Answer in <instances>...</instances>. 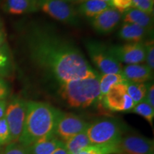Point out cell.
Segmentation results:
<instances>
[{"instance_id":"obj_1","label":"cell","mask_w":154,"mask_h":154,"mask_svg":"<svg viewBox=\"0 0 154 154\" xmlns=\"http://www.w3.org/2000/svg\"><path fill=\"white\" fill-rule=\"evenodd\" d=\"M28 47L34 63L59 84L98 74L74 44L47 28L31 31Z\"/></svg>"},{"instance_id":"obj_2","label":"cell","mask_w":154,"mask_h":154,"mask_svg":"<svg viewBox=\"0 0 154 154\" xmlns=\"http://www.w3.org/2000/svg\"><path fill=\"white\" fill-rule=\"evenodd\" d=\"M59 111L45 102L27 101L26 117L19 143L29 148L36 140L55 135Z\"/></svg>"},{"instance_id":"obj_3","label":"cell","mask_w":154,"mask_h":154,"mask_svg":"<svg viewBox=\"0 0 154 154\" xmlns=\"http://www.w3.org/2000/svg\"><path fill=\"white\" fill-rule=\"evenodd\" d=\"M99 76H88L62 83L59 95L69 106L74 109H86L99 102Z\"/></svg>"},{"instance_id":"obj_4","label":"cell","mask_w":154,"mask_h":154,"mask_svg":"<svg viewBox=\"0 0 154 154\" xmlns=\"http://www.w3.org/2000/svg\"><path fill=\"white\" fill-rule=\"evenodd\" d=\"M86 132L91 144H119L123 136V126L116 119L101 118L88 123Z\"/></svg>"},{"instance_id":"obj_5","label":"cell","mask_w":154,"mask_h":154,"mask_svg":"<svg viewBox=\"0 0 154 154\" xmlns=\"http://www.w3.org/2000/svg\"><path fill=\"white\" fill-rule=\"evenodd\" d=\"M85 44L90 59L101 74H121V63L113 57L107 46L91 40Z\"/></svg>"},{"instance_id":"obj_6","label":"cell","mask_w":154,"mask_h":154,"mask_svg":"<svg viewBox=\"0 0 154 154\" xmlns=\"http://www.w3.org/2000/svg\"><path fill=\"white\" fill-rule=\"evenodd\" d=\"M26 103L25 100L14 97L7 105L5 118L8 125L11 143L18 142L22 134L26 113Z\"/></svg>"},{"instance_id":"obj_7","label":"cell","mask_w":154,"mask_h":154,"mask_svg":"<svg viewBox=\"0 0 154 154\" xmlns=\"http://www.w3.org/2000/svg\"><path fill=\"white\" fill-rule=\"evenodd\" d=\"M38 8L53 19L70 25L79 24L78 12L63 0H37Z\"/></svg>"},{"instance_id":"obj_8","label":"cell","mask_w":154,"mask_h":154,"mask_svg":"<svg viewBox=\"0 0 154 154\" xmlns=\"http://www.w3.org/2000/svg\"><path fill=\"white\" fill-rule=\"evenodd\" d=\"M88 123L72 113L59 111L55 128V136L65 143L75 135L86 129Z\"/></svg>"},{"instance_id":"obj_9","label":"cell","mask_w":154,"mask_h":154,"mask_svg":"<svg viewBox=\"0 0 154 154\" xmlns=\"http://www.w3.org/2000/svg\"><path fill=\"white\" fill-rule=\"evenodd\" d=\"M101 103L106 109L115 112L131 111L135 103L127 92L125 83L113 86L102 99Z\"/></svg>"},{"instance_id":"obj_10","label":"cell","mask_w":154,"mask_h":154,"mask_svg":"<svg viewBox=\"0 0 154 154\" xmlns=\"http://www.w3.org/2000/svg\"><path fill=\"white\" fill-rule=\"evenodd\" d=\"M109 50L119 62L126 65L141 63L145 61L144 42L128 43L109 47Z\"/></svg>"},{"instance_id":"obj_11","label":"cell","mask_w":154,"mask_h":154,"mask_svg":"<svg viewBox=\"0 0 154 154\" xmlns=\"http://www.w3.org/2000/svg\"><path fill=\"white\" fill-rule=\"evenodd\" d=\"M118 145L120 154H154L153 140L143 136H122Z\"/></svg>"},{"instance_id":"obj_12","label":"cell","mask_w":154,"mask_h":154,"mask_svg":"<svg viewBox=\"0 0 154 154\" xmlns=\"http://www.w3.org/2000/svg\"><path fill=\"white\" fill-rule=\"evenodd\" d=\"M122 14L118 10L109 7L97 16L90 19L91 26L96 32L101 34L111 33L117 27L121 20Z\"/></svg>"},{"instance_id":"obj_13","label":"cell","mask_w":154,"mask_h":154,"mask_svg":"<svg viewBox=\"0 0 154 154\" xmlns=\"http://www.w3.org/2000/svg\"><path fill=\"white\" fill-rule=\"evenodd\" d=\"M153 73L149 67L143 63L129 64L122 67L121 74L125 79L136 83H147L152 79Z\"/></svg>"},{"instance_id":"obj_14","label":"cell","mask_w":154,"mask_h":154,"mask_svg":"<svg viewBox=\"0 0 154 154\" xmlns=\"http://www.w3.org/2000/svg\"><path fill=\"white\" fill-rule=\"evenodd\" d=\"M153 29H149L138 25L124 23L118 32V36L121 39L129 42H143L148 36L151 35Z\"/></svg>"},{"instance_id":"obj_15","label":"cell","mask_w":154,"mask_h":154,"mask_svg":"<svg viewBox=\"0 0 154 154\" xmlns=\"http://www.w3.org/2000/svg\"><path fill=\"white\" fill-rule=\"evenodd\" d=\"M121 19L124 23H130L142 27L153 29V16L139 9L132 7L122 14Z\"/></svg>"},{"instance_id":"obj_16","label":"cell","mask_w":154,"mask_h":154,"mask_svg":"<svg viewBox=\"0 0 154 154\" xmlns=\"http://www.w3.org/2000/svg\"><path fill=\"white\" fill-rule=\"evenodd\" d=\"M4 8L11 14H23L38 9L37 0H6Z\"/></svg>"},{"instance_id":"obj_17","label":"cell","mask_w":154,"mask_h":154,"mask_svg":"<svg viewBox=\"0 0 154 154\" xmlns=\"http://www.w3.org/2000/svg\"><path fill=\"white\" fill-rule=\"evenodd\" d=\"M63 142L55 135L41 138L29 147L31 154H52Z\"/></svg>"},{"instance_id":"obj_18","label":"cell","mask_w":154,"mask_h":154,"mask_svg":"<svg viewBox=\"0 0 154 154\" xmlns=\"http://www.w3.org/2000/svg\"><path fill=\"white\" fill-rule=\"evenodd\" d=\"M109 7H112L101 0H86L81 4L77 12L86 18L91 19Z\"/></svg>"},{"instance_id":"obj_19","label":"cell","mask_w":154,"mask_h":154,"mask_svg":"<svg viewBox=\"0 0 154 154\" xmlns=\"http://www.w3.org/2000/svg\"><path fill=\"white\" fill-rule=\"evenodd\" d=\"M126 81L121 74H101L99 76V103H101L102 99L113 86L120 83H125Z\"/></svg>"},{"instance_id":"obj_20","label":"cell","mask_w":154,"mask_h":154,"mask_svg":"<svg viewBox=\"0 0 154 154\" xmlns=\"http://www.w3.org/2000/svg\"><path fill=\"white\" fill-rule=\"evenodd\" d=\"M69 154H79L81 151L91 145L86 130L75 135L64 143Z\"/></svg>"},{"instance_id":"obj_21","label":"cell","mask_w":154,"mask_h":154,"mask_svg":"<svg viewBox=\"0 0 154 154\" xmlns=\"http://www.w3.org/2000/svg\"><path fill=\"white\" fill-rule=\"evenodd\" d=\"M125 84L126 86L127 92L134 101L135 105L145 99L148 84L133 82L126 80Z\"/></svg>"},{"instance_id":"obj_22","label":"cell","mask_w":154,"mask_h":154,"mask_svg":"<svg viewBox=\"0 0 154 154\" xmlns=\"http://www.w3.org/2000/svg\"><path fill=\"white\" fill-rule=\"evenodd\" d=\"M79 154H120V150L118 144H91Z\"/></svg>"},{"instance_id":"obj_23","label":"cell","mask_w":154,"mask_h":154,"mask_svg":"<svg viewBox=\"0 0 154 154\" xmlns=\"http://www.w3.org/2000/svg\"><path fill=\"white\" fill-rule=\"evenodd\" d=\"M131 112L140 115V116L143 117L151 124V126L153 125L154 119V108L151 106L149 104V103L146 101L145 99L139 103H136L131 109Z\"/></svg>"},{"instance_id":"obj_24","label":"cell","mask_w":154,"mask_h":154,"mask_svg":"<svg viewBox=\"0 0 154 154\" xmlns=\"http://www.w3.org/2000/svg\"><path fill=\"white\" fill-rule=\"evenodd\" d=\"M11 61L7 47L0 49V76H7L11 70Z\"/></svg>"},{"instance_id":"obj_25","label":"cell","mask_w":154,"mask_h":154,"mask_svg":"<svg viewBox=\"0 0 154 154\" xmlns=\"http://www.w3.org/2000/svg\"><path fill=\"white\" fill-rule=\"evenodd\" d=\"M145 45V61L146 65L152 72L154 69V43L153 40L144 42Z\"/></svg>"},{"instance_id":"obj_26","label":"cell","mask_w":154,"mask_h":154,"mask_svg":"<svg viewBox=\"0 0 154 154\" xmlns=\"http://www.w3.org/2000/svg\"><path fill=\"white\" fill-rule=\"evenodd\" d=\"M3 154H31L29 149L19 142H13L6 146Z\"/></svg>"},{"instance_id":"obj_27","label":"cell","mask_w":154,"mask_h":154,"mask_svg":"<svg viewBox=\"0 0 154 154\" xmlns=\"http://www.w3.org/2000/svg\"><path fill=\"white\" fill-rule=\"evenodd\" d=\"M11 143L10 134L5 116L0 119V146Z\"/></svg>"},{"instance_id":"obj_28","label":"cell","mask_w":154,"mask_h":154,"mask_svg":"<svg viewBox=\"0 0 154 154\" xmlns=\"http://www.w3.org/2000/svg\"><path fill=\"white\" fill-rule=\"evenodd\" d=\"M133 7L148 14H153L154 0H131Z\"/></svg>"},{"instance_id":"obj_29","label":"cell","mask_w":154,"mask_h":154,"mask_svg":"<svg viewBox=\"0 0 154 154\" xmlns=\"http://www.w3.org/2000/svg\"><path fill=\"white\" fill-rule=\"evenodd\" d=\"M111 6L123 14L126 11L132 8L133 4L131 0H111Z\"/></svg>"},{"instance_id":"obj_30","label":"cell","mask_w":154,"mask_h":154,"mask_svg":"<svg viewBox=\"0 0 154 154\" xmlns=\"http://www.w3.org/2000/svg\"><path fill=\"white\" fill-rule=\"evenodd\" d=\"M145 99L151 106L154 108V85L153 83H148Z\"/></svg>"},{"instance_id":"obj_31","label":"cell","mask_w":154,"mask_h":154,"mask_svg":"<svg viewBox=\"0 0 154 154\" xmlns=\"http://www.w3.org/2000/svg\"><path fill=\"white\" fill-rule=\"evenodd\" d=\"M9 93V88L7 83L2 77L0 76V100H5Z\"/></svg>"},{"instance_id":"obj_32","label":"cell","mask_w":154,"mask_h":154,"mask_svg":"<svg viewBox=\"0 0 154 154\" xmlns=\"http://www.w3.org/2000/svg\"><path fill=\"white\" fill-rule=\"evenodd\" d=\"M7 105V101L5 100H0V119L5 116Z\"/></svg>"},{"instance_id":"obj_33","label":"cell","mask_w":154,"mask_h":154,"mask_svg":"<svg viewBox=\"0 0 154 154\" xmlns=\"http://www.w3.org/2000/svg\"><path fill=\"white\" fill-rule=\"evenodd\" d=\"M52 154H69L68 151H67V150L66 149V146H65L64 143L61 144L60 146H59V147L53 152Z\"/></svg>"},{"instance_id":"obj_34","label":"cell","mask_w":154,"mask_h":154,"mask_svg":"<svg viewBox=\"0 0 154 154\" xmlns=\"http://www.w3.org/2000/svg\"><path fill=\"white\" fill-rule=\"evenodd\" d=\"M5 47H7V46L6 44L5 36H4V34H2L0 35V49H2Z\"/></svg>"},{"instance_id":"obj_35","label":"cell","mask_w":154,"mask_h":154,"mask_svg":"<svg viewBox=\"0 0 154 154\" xmlns=\"http://www.w3.org/2000/svg\"><path fill=\"white\" fill-rule=\"evenodd\" d=\"M101 1H103V2H106L107 4H109L111 7H112V6H111V0H101Z\"/></svg>"},{"instance_id":"obj_36","label":"cell","mask_w":154,"mask_h":154,"mask_svg":"<svg viewBox=\"0 0 154 154\" xmlns=\"http://www.w3.org/2000/svg\"><path fill=\"white\" fill-rule=\"evenodd\" d=\"M84 1H86V0H75V2H79V3H82L83 2H84Z\"/></svg>"},{"instance_id":"obj_37","label":"cell","mask_w":154,"mask_h":154,"mask_svg":"<svg viewBox=\"0 0 154 154\" xmlns=\"http://www.w3.org/2000/svg\"><path fill=\"white\" fill-rule=\"evenodd\" d=\"M63 1L66 2H75V0H63Z\"/></svg>"},{"instance_id":"obj_38","label":"cell","mask_w":154,"mask_h":154,"mask_svg":"<svg viewBox=\"0 0 154 154\" xmlns=\"http://www.w3.org/2000/svg\"><path fill=\"white\" fill-rule=\"evenodd\" d=\"M3 34V32H2L1 29H0V35H1V34Z\"/></svg>"}]
</instances>
